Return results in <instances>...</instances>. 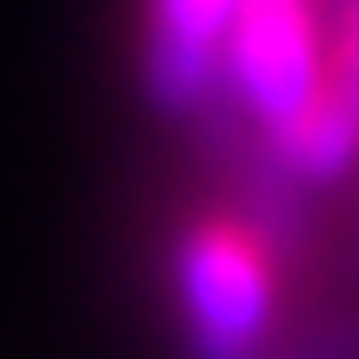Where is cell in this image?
Listing matches in <instances>:
<instances>
[{"label":"cell","instance_id":"6da1fadb","mask_svg":"<svg viewBox=\"0 0 359 359\" xmlns=\"http://www.w3.org/2000/svg\"><path fill=\"white\" fill-rule=\"evenodd\" d=\"M174 285L198 359H248L266 341L279 304V266L248 217L217 211L186 223L174 248Z\"/></svg>","mask_w":359,"mask_h":359},{"label":"cell","instance_id":"7a4b0ae2","mask_svg":"<svg viewBox=\"0 0 359 359\" xmlns=\"http://www.w3.org/2000/svg\"><path fill=\"white\" fill-rule=\"evenodd\" d=\"M323 62H328V25L316 0H242L217 74L236 87V100L254 111V124L279 143L316 100Z\"/></svg>","mask_w":359,"mask_h":359},{"label":"cell","instance_id":"3957f363","mask_svg":"<svg viewBox=\"0 0 359 359\" xmlns=\"http://www.w3.org/2000/svg\"><path fill=\"white\" fill-rule=\"evenodd\" d=\"M273 149L304 180H334L341 168L359 161V0H347L341 19L328 25L323 87Z\"/></svg>","mask_w":359,"mask_h":359},{"label":"cell","instance_id":"277c9868","mask_svg":"<svg viewBox=\"0 0 359 359\" xmlns=\"http://www.w3.org/2000/svg\"><path fill=\"white\" fill-rule=\"evenodd\" d=\"M242 0H143V81L161 106H192L223 69Z\"/></svg>","mask_w":359,"mask_h":359}]
</instances>
